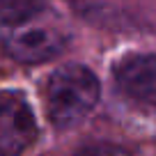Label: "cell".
I'll list each match as a JSON object with an SVG mask.
<instances>
[{"label":"cell","mask_w":156,"mask_h":156,"mask_svg":"<svg viewBox=\"0 0 156 156\" xmlns=\"http://www.w3.org/2000/svg\"><path fill=\"white\" fill-rule=\"evenodd\" d=\"M2 46L14 60L37 64L55 58L67 46L69 34L60 25V16L44 2L7 0L2 2Z\"/></svg>","instance_id":"1"},{"label":"cell","mask_w":156,"mask_h":156,"mask_svg":"<svg viewBox=\"0 0 156 156\" xmlns=\"http://www.w3.org/2000/svg\"><path fill=\"white\" fill-rule=\"evenodd\" d=\"M112 73L117 87L126 97L156 106V53H126Z\"/></svg>","instance_id":"4"},{"label":"cell","mask_w":156,"mask_h":156,"mask_svg":"<svg viewBox=\"0 0 156 156\" xmlns=\"http://www.w3.org/2000/svg\"><path fill=\"white\" fill-rule=\"evenodd\" d=\"M37 138L34 112L19 90H5L0 99V151L19 156Z\"/></svg>","instance_id":"3"},{"label":"cell","mask_w":156,"mask_h":156,"mask_svg":"<svg viewBox=\"0 0 156 156\" xmlns=\"http://www.w3.org/2000/svg\"><path fill=\"white\" fill-rule=\"evenodd\" d=\"M99 78L85 64L69 62L58 67L46 83V115L58 129L83 122L99 101Z\"/></svg>","instance_id":"2"},{"label":"cell","mask_w":156,"mask_h":156,"mask_svg":"<svg viewBox=\"0 0 156 156\" xmlns=\"http://www.w3.org/2000/svg\"><path fill=\"white\" fill-rule=\"evenodd\" d=\"M73 156H129L126 149L117 145H106V142H99V145H85L83 149H78Z\"/></svg>","instance_id":"5"}]
</instances>
